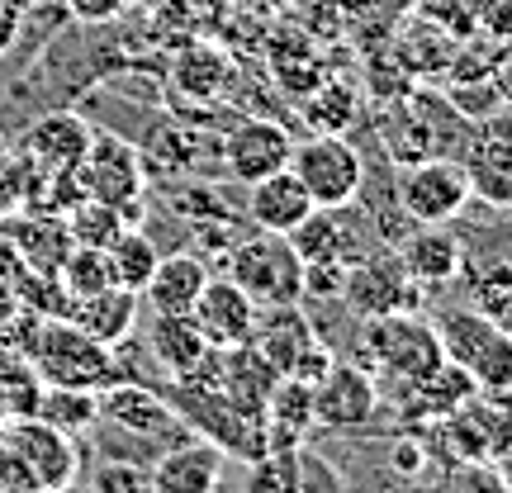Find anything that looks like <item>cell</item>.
Returning <instances> with one entry per match:
<instances>
[{
    "label": "cell",
    "mask_w": 512,
    "mask_h": 493,
    "mask_svg": "<svg viewBox=\"0 0 512 493\" xmlns=\"http://www.w3.org/2000/svg\"><path fill=\"white\" fill-rule=\"evenodd\" d=\"M460 166L470 181V200L512 209V105H494L470 119Z\"/></svg>",
    "instance_id": "5b68a950"
},
{
    "label": "cell",
    "mask_w": 512,
    "mask_h": 493,
    "mask_svg": "<svg viewBox=\"0 0 512 493\" xmlns=\"http://www.w3.org/2000/svg\"><path fill=\"white\" fill-rule=\"evenodd\" d=\"M489 86H494L498 105H512V43H498L494 72H489Z\"/></svg>",
    "instance_id": "ab89813d"
},
{
    "label": "cell",
    "mask_w": 512,
    "mask_h": 493,
    "mask_svg": "<svg viewBox=\"0 0 512 493\" xmlns=\"http://www.w3.org/2000/svg\"><path fill=\"white\" fill-rule=\"evenodd\" d=\"M190 318L200 323V332L209 337V347H242V342H252V328H256V304L247 299L238 280L228 275V280H209L195 299V309Z\"/></svg>",
    "instance_id": "2e32d148"
},
{
    "label": "cell",
    "mask_w": 512,
    "mask_h": 493,
    "mask_svg": "<svg viewBox=\"0 0 512 493\" xmlns=\"http://www.w3.org/2000/svg\"><path fill=\"white\" fill-rule=\"evenodd\" d=\"M408 10H413L408 0H347V24L351 34H361L366 43H384Z\"/></svg>",
    "instance_id": "1f68e13d"
},
{
    "label": "cell",
    "mask_w": 512,
    "mask_h": 493,
    "mask_svg": "<svg viewBox=\"0 0 512 493\" xmlns=\"http://www.w3.org/2000/svg\"><path fill=\"white\" fill-rule=\"evenodd\" d=\"M318 342L309 313L299 304H275V309H256V328H252V347L271 361L280 375H294L299 361L309 356V347Z\"/></svg>",
    "instance_id": "d6986e66"
},
{
    "label": "cell",
    "mask_w": 512,
    "mask_h": 493,
    "mask_svg": "<svg viewBox=\"0 0 512 493\" xmlns=\"http://www.w3.org/2000/svg\"><path fill=\"white\" fill-rule=\"evenodd\" d=\"M57 285L67 294V309H72L76 299H91V294L110 290L114 275H110L105 247H81V242H72V252L62 256V266H57Z\"/></svg>",
    "instance_id": "f1b7e54d"
},
{
    "label": "cell",
    "mask_w": 512,
    "mask_h": 493,
    "mask_svg": "<svg viewBox=\"0 0 512 493\" xmlns=\"http://www.w3.org/2000/svg\"><path fill=\"white\" fill-rule=\"evenodd\" d=\"M290 133L275 124V119H242L233 133H228V143H223V166H228V176L242 185H256L261 176H271L280 166H290Z\"/></svg>",
    "instance_id": "5bb4252c"
},
{
    "label": "cell",
    "mask_w": 512,
    "mask_h": 493,
    "mask_svg": "<svg viewBox=\"0 0 512 493\" xmlns=\"http://www.w3.org/2000/svg\"><path fill=\"white\" fill-rule=\"evenodd\" d=\"M0 238L15 242V252L24 256V266L38 275H57L62 256L72 252V233H67L62 214H48V219H43V214H34V219H10Z\"/></svg>",
    "instance_id": "d4e9b609"
},
{
    "label": "cell",
    "mask_w": 512,
    "mask_h": 493,
    "mask_svg": "<svg viewBox=\"0 0 512 493\" xmlns=\"http://www.w3.org/2000/svg\"><path fill=\"white\" fill-rule=\"evenodd\" d=\"M242 10H247V15H261V19H271V15H280V10H285V5H290V0H238Z\"/></svg>",
    "instance_id": "7bdbcfd3"
},
{
    "label": "cell",
    "mask_w": 512,
    "mask_h": 493,
    "mask_svg": "<svg viewBox=\"0 0 512 493\" xmlns=\"http://www.w3.org/2000/svg\"><path fill=\"white\" fill-rule=\"evenodd\" d=\"M403 261H408V271L422 280V290L427 285H446V280H456L460 266H465V247H460L456 233H446L441 223H422L413 238L403 242Z\"/></svg>",
    "instance_id": "484cf974"
},
{
    "label": "cell",
    "mask_w": 512,
    "mask_h": 493,
    "mask_svg": "<svg viewBox=\"0 0 512 493\" xmlns=\"http://www.w3.org/2000/svg\"><path fill=\"white\" fill-rule=\"evenodd\" d=\"M100 389H67V384H43V399H38L34 418L53 422L62 432H86L100 418Z\"/></svg>",
    "instance_id": "f546056e"
},
{
    "label": "cell",
    "mask_w": 512,
    "mask_h": 493,
    "mask_svg": "<svg viewBox=\"0 0 512 493\" xmlns=\"http://www.w3.org/2000/svg\"><path fill=\"white\" fill-rule=\"evenodd\" d=\"M247 214L266 233H294L313 214V200L290 166H280L271 176H261L256 185H247Z\"/></svg>",
    "instance_id": "7402d4cb"
},
{
    "label": "cell",
    "mask_w": 512,
    "mask_h": 493,
    "mask_svg": "<svg viewBox=\"0 0 512 493\" xmlns=\"http://www.w3.org/2000/svg\"><path fill=\"white\" fill-rule=\"evenodd\" d=\"M152 356L181 389H209L214 370H219V347H209V337L190 313H157V323L147 332Z\"/></svg>",
    "instance_id": "7c38bea8"
},
{
    "label": "cell",
    "mask_w": 512,
    "mask_h": 493,
    "mask_svg": "<svg viewBox=\"0 0 512 493\" xmlns=\"http://www.w3.org/2000/svg\"><path fill=\"white\" fill-rule=\"evenodd\" d=\"M15 309H19L15 285H5V280H0V323H5V318H15Z\"/></svg>",
    "instance_id": "ee69618b"
},
{
    "label": "cell",
    "mask_w": 512,
    "mask_h": 493,
    "mask_svg": "<svg viewBox=\"0 0 512 493\" xmlns=\"http://www.w3.org/2000/svg\"><path fill=\"white\" fill-rule=\"evenodd\" d=\"M394 43V67L408 76H446L451 57L460 48V34H451L432 15H403L399 29L389 34Z\"/></svg>",
    "instance_id": "ac0fdd59"
},
{
    "label": "cell",
    "mask_w": 512,
    "mask_h": 493,
    "mask_svg": "<svg viewBox=\"0 0 512 493\" xmlns=\"http://www.w3.org/2000/svg\"><path fill=\"white\" fill-rule=\"evenodd\" d=\"M366 356H370V366L375 370L403 380L408 389H413L418 380H427V375L446 361L437 328H427V323L418 318V309L366 318Z\"/></svg>",
    "instance_id": "277c9868"
},
{
    "label": "cell",
    "mask_w": 512,
    "mask_h": 493,
    "mask_svg": "<svg viewBox=\"0 0 512 493\" xmlns=\"http://www.w3.org/2000/svg\"><path fill=\"white\" fill-rule=\"evenodd\" d=\"M399 204L413 223H451L470 204V181L456 157H422L403 171Z\"/></svg>",
    "instance_id": "8fae6325"
},
{
    "label": "cell",
    "mask_w": 512,
    "mask_h": 493,
    "mask_svg": "<svg viewBox=\"0 0 512 493\" xmlns=\"http://www.w3.org/2000/svg\"><path fill=\"white\" fill-rule=\"evenodd\" d=\"M95 399H100V418L114 422V427H124V432H133V437H166V432H176V422H181L162 403V394L147 389V384L110 380Z\"/></svg>",
    "instance_id": "ffe728a7"
},
{
    "label": "cell",
    "mask_w": 512,
    "mask_h": 493,
    "mask_svg": "<svg viewBox=\"0 0 512 493\" xmlns=\"http://www.w3.org/2000/svg\"><path fill=\"white\" fill-rule=\"evenodd\" d=\"M389 465H394L403 479H418L422 465H427V446L413 441V437H399L394 446H389Z\"/></svg>",
    "instance_id": "74e56055"
},
{
    "label": "cell",
    "mask_w": 512,
    "mask_h": 493,
    "mask_svg": "<svg viewBox=\"0 0 512 493\" xmlns=\"http://www.w3.org/2000/svg\"><path fill=\"white\" fill-rule=\"evenodd\" d=\"M437 337L446 361H456L475 380V389H489L503 375H512V332L494 313H446Z\"/></svg>",
    "instance_id": "8992f818"
},
{
    "label": "cell",
    "mask_w": 512,
    "mask_h": 493,
    "mask_svg": "<svg viewBox=\"0 0 512 493\" xmlns=\"http://www.w3.org/2000/svg\"><path fill=\"white\" fill-rule=\"evenodd\" d=\"M43 399V380L29 361H10L0 370V418H29Z\"/></svg>",
    "instance_id": "d6a6232c"
},
{
    "label": "cell",
    "mask_w": 512,
    "mask_h": 493,
    "mask_svg": "<svg viewBox=\"0 0 512 493\" xmlns=\"http://www.w3.org/2000/svg\"><path fill=\"white\" fill-rule=\"evenodd\" d=\"M171 81H176L181 91L209 100L223 81V57L214 53V48H190V53H181V62L171 67Z\"/></svg>",
    "instance_id": "e575fe53"
},
{
    "label": "cell",
    "mask_w": 512,
    "mask_h": 493,
    "mask_svg": "<svg viewBox=\"0 0 512 493\" xmlns=\"http://www.w3.org/2000/svg\"><path fill=\"white\" fill-rule=\"evenodd\" d=\"M0 441L15 451V460L29 470L34 489H72L81 479V451H76L72 432H62L43 418H10L0 427Z\"/></svg>",
    "instance_id": "ba28073f"
},
{
    "label": "cell",
    "mask_w": 512,
    "mask_h": 493,
    "mask_svg": "<svg viewBox=\"0 0 512 493\" xmlns=\"http://www.w3.org/2000/svg\"><path fill=\"white\" fill-rule=\"evenodd\" d=\"M228 271L238 280L256 309L275 304H304V256L294 252L285 233H256L228 252Z\"/></svg>",
    "instance_id": "3957f363"
},
{
    "label": "cell",
    "mask_w": 512,
    "mask_h": 493,
    "mask_svg": "<svg viewBox=\"0 0 512 493\" xmlns=\"http://www.w3.org/2000/svg\"><path fill=\"white\" fill-rule=\"evenodd\" d=\"M470 24L475 34L512 43V0H470Z\"/></svg>",
    "instance_id": "d590c367"
},
{
    "label": "cell",
    "mask_w": 512,
    "mask_h": 493,
    "mask_svg": "<svg viewBox=\"0 0 512 493\" xmlns=\"http://www.w3.org/2000/svg\"><path fill=\"white\" fill-rule=\"evenodd\" d=\"M76 181L91 200L114 204L124 223H138L143 214V162L138 152L110 133H95L91 147H86V162L76 166Z\"/></svg>",
    "instance_id": "9c48e42d"
},
{
    "label": "cell",
    "mask_w": 512,
    "mask_h": 493,
    "mask_svg": "<svg viewBox=\"0 0 512 493\" xmlns=\"http://www.w3.org/2000/svg\"><path fill=\"white\" fill-rule=\"evenodd\" d=\"M128 0H67V10H72L76 19H86V24H105V19L124 15Z\"/></svg>",
    "instance_id": "f35d334b"
},
{
    "label": "cell",
    "mask_w": 512,
    "mask_h": 493,
    "mask_svg": "<svg viewBox=\"0 0 512 493\" xmlns=\"http://www.w3.org/2000/svg\"><path fill=\"white\" fill-rule=\"evenodd\" d=\"M290 171L309 190L313 209H342L361 195V152L342 133H318L290 152Z\"/></svg>",
    "instance_id": "52a82bcc"
},
{
    "label": "cell",
    "mask_w": 512,
    "mask_h": 493,
    "mask_svg": "<svg viewBox=\"0 0 512 493\" xmlns=\"http://www.w3.org/2000/svg\"><path fill=\"white\" fill-rule=\"evenodd\" d=\"M223 479L219 441H181L152 465V489L162 493H214Z\"/></svg>",
    "instance_id": "603a6c76"
},
{
    "label": "cell",
    "mask_w": 512,
    "mask_h": 493,
    "mask_svg": "<svg viewBox=\"0 0 512 493\" xmlns=\"http://www.w3.org/2000/svg\"><path fill=\"white\" fill-rule=\"evenodd\" d=\"M275 380H280V370L252 347V342H242V347H228L219 351V370H214V389H219L223 399L238 408L242 418L261 422L266 413V399H271Z\"/></svg>",
    "instance_id": "e0dca14e"
},
{
    "label": "cell",
    "mask_w": 512,
    "mask_h": 493,
    "mask_svg": "<svg viewBox=\"0 0 512 493\" xmlns=\"http://www.w3.org/2000/svg\"><path fill=\"white\" fill-rule=\"evenodd\" d=\"M19 24H24V0H0V57L15 48Z\"/></svg>",
    "instance_id": "60d3db41"
},
{
    "label": "cell",
    "mask_w": 512,
    "mask_h": 493,
    "mask_svg": "<svg viewBox=\"0 0 512 493\" xmlns=\"http://www.w3.org/2000/svg\"><path fill=\"white\" fill-rule=\"evenodd\" d=\"M67 318L81 323L95 342L114 347V342H124L128 328H133V318H138V294L124 290V285H110V290L91 294V299H76L72 309H67Z\"/></svg>",
    "instance_id": "4316f807"
},
{
    "label": "cell",
    "mask_w": 512,
    "mask_h": 493,
    "mask_svg": "<svg viewBox=\"0 0 512 493\" xmlns=\"http://www.w3.org/2000/svg\"><path fill=\"white\" fill-rule=\"evenodd\" d=\"M95 489L100 493H147L152 489V470H143V465H124V460H110L105 470H95Z\"/></svg>",
    "instance_id": "8d00e7d4"
},
{
    "label": "cell",
    "mask_w": 512,
    "mask_h": 493,
    "mask_svg": "<svg viewBox=\"0 0 512 493\" xmlns=\"http://www.w3.org/2000/svg\"><path fill=\"white\" fill-rule=\"evenodd\" d=\"M261 432H266V451L294 456L313 432V384L280 375L266 399V413H261Z\"/></svg>",
    "instance_id": "44dd1931"
},
{
    "label": "cell",
    "mask_w": 512,
    "mask_h": 493,
    "mask_svg": "<svg viewBox=\"0 0 512 493\" xmlns=\"http://www.w3.org/2000/svg\"><path fill=\"white\" fill-rule=\"evenodd\" d=\"M204 285H209V261L195 252H176L157 261V271H152L138 299H147L152 313H190Z\"/></svg>",
    "instance_id": "cb8c5ba5"
},
{
    "label": "cell",
    "mask_w": 512,
    "mask_h": 493,
    "mask_svg": "<svg viewBox=\"0 0 512 493\" xmlns=\"http://www.w3.org/2000/svg\"><path fill=\"white\" fill-rule=\"evenodd\" d=\"M342 304L356 309L361 318H380V313H413L422 304V280L408 271L399 252H380L351 266L347 285H342Z\"/></svg>",
    "instance_id": "30bf717a"
},
{
    "label": "cell",
    "mask_w": 512,
    "mask_h": 493,
    "mask_svg": "<svg viewBox=\"0 0 512 493\" xmlns=\"http://www.w3.org/2000/svg\"><path fill=\"white\" fill-rule=\"evenodd\" d=\"M91 124L76 119V114H43L29 133H24V162L38 166L43 176H76V166L86 162V147H91Z\"/></svg>",
    "instance_id": "9a60e30c"
},
{
    "label": "cell",
    "mask_w": 512,
    "mask_h": 493,
    "mask_svg": "<svg viewBox=\"0 0 512 493\" xmlns=\"http://www.w3.org/2000/svg\"><path fill=\"white\" fill-rule=\"evenodd\" d=\"M29 347V366L38 370L43 384H67V389H105L119 380L114 370V351L105 342H95L91 332L72 323L67 313L57 318H38Z\"/></svg>",
    "instance_id": "6da1fadb"
},
{
    "label": "cell",
    "mask_w": 512,
    "mask_h": 493,
    "mask_svg": "<svg viewBox=\"0 0 512 493\" xmlns=\"http://www.w3.org/2000/svg\"><path fill=\"white\" fill-rule=\"evenodd\" d=\"M62 223H67L72 242H81V247H110V242L119 238V228H124V214H119L114 204H105V200L81 195V200L62 214Z\"/></svg>",
    "instance_id": "4dcf8cb0"
},
{
    "label": "cell",
    "mask_w": 512,
    "mask_h": 493,
    "mask_svg": "<svg viewBox=\"0 0 512 493\" xmlns=\"http://www.w3.org/2000/svg\"><path fill=\"white\" fill-rule=\"evenodd\" d=\"M475 394L484 403H494L498 413H508V418H512V375H503V380L489 384V389H475Z\"/></svg>",
    "instance_id": "b9f144b4"
},
{
    "label": "cell",
    "mask_w": 512,
    "mask_h": 493,
    "mask_svg": "<svg viewBox=\"0 0 512 493\" xmlns=\"http://www.w3.org/2000/svg\"><path fill=\"white\" fill-rule=\"evenodd\" d=\"M105 256H110L114 285H124V290H133V294H143V285L152 280L157 261H162L157 242L147 238V233H138L133 223H124V228H119V238L105 247Z\"/></svg>",
    "instance_id": "83f0119b"
},
{
    "label": "cell",
    "mask_w": 512,
    "mask_h": 493,
    "mask_svg": "<svg viewBox=\"0 0 512 493\" xmlns=\"http://www.w3.org/2000/svg\"><path fill=\"white\" fill-rule=\"evenodd\" d=\"M465 133H470V119L451 95L413 91L399 110L389 114L384 143H389V157L403 166L422 162V157H456L460 162Z\"/></svg>",
    "instance_id": "7a4b0ae2"
},
{
    "label": "cell",
    "mask_w": 512,
    "mask_h": 493,
    "mask_svg": "<svg viewBox=\"0 0 512 493\" xmlns=\"http://www.w3.org/2000/svg\"><path fill=\"white\" fill-rule=\"evenodd\" d=\"M380 408V389L366 366H342L332 361V370L313 384V422L328 432H351L361 422L375 418Z\"/></svg>",
    "instance_id": "4fadbf2b"
},
{
    "label": "cell",
    "mask_w": 512,
    "mask_h": 493,
    "mask_svg": "<svg viewBox=\"0 0 512 493\" xmlns=\"http://www.w3.org/2000/svg\"><path fill=\"white\" fill-rule=\"evenodd\" d=\"M294 242V252L304 256V261H328V256H342V228L328 219V209H313L309 219L299 223L294 233H285Z\"/></svg>",
    "instance_id": "836d02e7"
}]
</instances>
